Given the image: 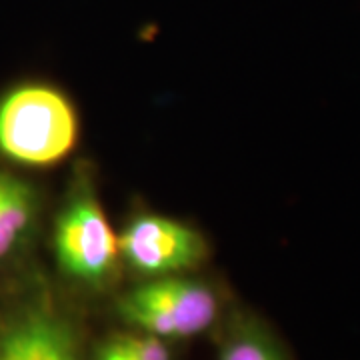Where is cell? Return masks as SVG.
<instances>
[{"mask_svg":"<svg viewBox=\"0 0 360 360\" xmlns=\"http://www.w3.org/2000/svg\"><path fill=\"white\" fill-rule=\"evenodd\" d=\"M78 116L51 84L26 82L0 98V155L25 167H51L72 153Z\"/></svg>","mask_w":360,"mask_h":360,"instance_id":"cell-1","label":"cell"},{"mask_svg":"<svg viewBox=\"0 0 360 360\" xmlns=\"http://www.w3.org/2000/svg\"><path fill=\"white\" fill-rule=\"evenodd\" d=\"M52 250L60 272L70 281L98 288L115 274L118 238L84 172L75 180L56 217Z\"/></svg>","mask_w":360,"mask_h":360,"instance_id":"cell-2","label":"cell"},{"mask_svg":"<svg viewBox=\"0 0 360 360\" xmlns=\"http://www.w3.org/2000/svg\"><path fill=\"white\" fill-rule=\"evenodd\" d=\"M120 319L139 333L188 338L205 333L219 316V298L206 284L180 276H158L120 296Z\"/></svg>","mask_w":360,"mask_h":360,"instance_id":"cell-3","label":"cell"},{"mask_svg":"<svg viewBox=\"0 0 360 360\" xmlns=\"http://www.w3.org/2000/svg\"><path fill=\"white\" fill-rule=\"evenodd\" d=\"M118 250L134 272L158 278L198 266L208 246L200 232L179 220L144 212L124 226Z\"/></svg>","mask_w":360,"mask_h":360,"instance_id":"cell-4","label":"cell"},{"mask_svg":"<svg viewBox=\"0 0 360 360\" xmlns=\"http://www.w3.org/2000/svg\"><path fill=\"white\" fill-rule=\"evenodd\" d=\"M0 360H80L77 342L63 319L51 310L28 309L0 333Z\"/></svg>","mask_w":360,"mask_h":360,"instance_id":"cell-5","label":"cell"},{"mask_svg":"<svg viewBox=\"0 0 360 360\" xmlns=\"http://www.w3.org/2000/svg\"><path fill=\"white\" fill-rule=\"evenodd\" d=\"M40 212L37 188L0 170V266L16 258L32 238Z\"/></svg>","mask_w":360,"mask_h":360,"instance_id":"cell-6","label":"cell"},{"mask_svg":"<svg viewBox=\"0 0 360 360\" xmlns=\"http://www.w3.org/2000/svg\"><path fill=\"white\" fill-rule=\"evenodd\" d=\"M219 360H290L281 340L260 321L240 319L224 338Z\"/></svg>","mask_w":360,"mask_h":360,"instance_id":"cell-7","label":"cell"},{"mask_svg":"<svg viewBox=\"0 0 360 360\" xmlns=\"http://www.w3.org/2000/svg\"><path fill=\"white\" fill-rule=\"evenodd\" d=\"M96 360H170L165 340L150 335H116L96 350Z\"/></svg>","mask_w":360,"mask_h":360,"instance_id":"cell-8","label":"cell"}]
</instances>
